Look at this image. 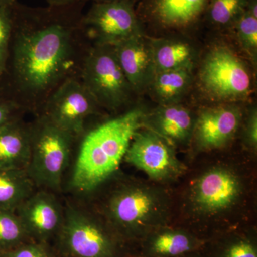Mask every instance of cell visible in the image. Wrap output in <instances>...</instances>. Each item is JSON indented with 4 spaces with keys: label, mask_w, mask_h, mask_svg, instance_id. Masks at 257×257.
<instances>
[{
    "label": "cell",
    "mask_w": 257,
    "mask_h": 257,
    "mask_svg": "<svg viewBox=\"0 0 257 257\" xmlns=\"http://www.w3.org/2000/svg\"><path fill=\"white\" fill-rule=\"evenodd\" d=\"M84 4L13 5L9 57L0 95L37 114L62 83L79 78L92 45L83 28Z\"/></svg>",
    "instance_id": "cell-1"
},
{
    "label": "cell",
    "mask_w": 257,
    "mask_h": 257,
    "mask_svg": "<svg viewBox=\"0 0 257 257\" xmlns=\"http://www.w3.org/2000/svg\"><path fill=\"white\" fill-rule=\"evenodd\" d=\"M145 114L135 106L84 135L71 182L76 191L91 192L117 170L134 135L144 126Z\"/></svg>",
    "instance_id": "cell-2"
},
{
    "label": "cell",
    "mask_w": 257,
    "mask_h": 257,
    "mask_svg": "<svg viewBox=\"0 0 257 257\" xmlns=\"http://www.w3.org/2000/svg\"><path fill=\"white\" fill-rule=\"evenodd\" d=\"M107 210L115 234L122 241L139 242L165 226L167 204L165 196L157 189L138 184L116 191Z\"/></svg>",
    "instance_id": "cell-3"
},
{
    "label": "cell",
    "mask_w": 257,
    "mask_h": 257,
    "mask_svg": "<svg viewBox=\"0 0 257 257\" xmlns=\"http://www.w3.org/2000/svg\"><path fill=\"white\" fill-rule=\"evenodd\" d=\"M29 125L31 152L27 173L35 185L59 191L75 138L41 114Z\"/></svg>",
    "instance_id": "cell-4"
},
{
    "label": "cell",
    "mask_w": 257,
    "mask_h": 257,
    "mask_svg": "<svg viewBox=\"0 0 257 257\" xmlns=\"http://www.w3.org/2000/svg\"><path fill=\"white\" fill-rule=\"evenodd\" d=\"M79 79L101 109L119 110L128 105L135 95L112 45H91Z\"/></svg>",
    "instance_id": "cell-5"
},
{
    "label": "cell",
    "mask_w": 257,
    "mask_h": 257,
    "mask_svg": "<svg viewBox=\"0 0 257 257\" xmlns=\"http://www.w3.org/2000/svg\"><path fill=\"white\" fill-rule=\"evenodd\" d=\"M199 83L208 99L221 104L243 100L252 86L246 64L223 44L211 47L206 54L199 69Z\"/></svg>",
    "instance_id": "cell-6"
},
{
    "label": "cell",
    "mask_w": 257,
    "mask_h": 257,
    "mask_svg": "<svg viewBox=\"0 0 257 257\" xmlns=\"http://www.w3.org/2000/svg\"><path fill=\"white\" fill-rule=\"evenodd\" d=\"M58 234L69 257H121L122 240L74 208L66 211Z\"/></svg>",
    "instance_id": "cell-7"
},
{
    "label": "cell",
    "mask_w": 257,
    "mask_h": 257,
    "mask_svg": "<svg viewBox=\"0 0 257 257\" xmlns=\"http://www.w3.org/2000/svg\"><path fill=\"white\" fill-rule=\"evenodd\" d=\"M92 44L114 45L145 34L141 20L130 2L93 3L82 19Z\"/></svg>",
    "instance_id": "cell-8"
},
{
    "label": "cell",
    "mask_w": 257,
    "mask_h": 257,
    "mask_svg": "<svg viewBox=\"0 0 257 257\" xmlns=\"http://www.w3.org/2000/svg\"><path fill=\"white\" fill-rule=\"evenodd\" d=\"M100 109L80 79L76 77L62 83L37 114L45 116L76 139L84 135L86 121Z\"/></svg>",
    "instance_id": "cell-9"
},
{
    "label": "cell",
    "mask_w": 257,
    "mask_h": 257,
    "mask_svg": "<svg viewBox=\"0 0 257 257\" xmlns=\"http://www.w3.org/2000/svg\"><path fill=\"white\" fill-rule=\"evenodd\" d=\"M124 160L157 182L174 179L184 171L172 145L147 128L134 135Z\"/></svg>",
    "instance_id": "cell-10"
},
{
    "label": "cell",
    "mask_w": 257,
    "mask_h": 257,
    "mask_svg": "<svg viewBox=\"0 0 257 257\" xmlns=\"http://www.w3.org/2000/svg\"><path fill=\"white\" fill-rule=\"evenodd\" d=\"M242 112L234 103H222L204 108L196 117L191 141L199 151L219 150L234 138Z\"/></svg>",
    "instance_id": "cell-11"
},
{
    "label": "cell",
    "mask_w": 257,
    "mask_h": 257,
    "mask_svg": "<svg viewBox=\"0 0 257 257\" xmlns=\"http://www.w3.org/2000/svg\"><path fill=\"white\" fill-rule=\"evenodd\" d=\"M241 184L229 169L214 167L204 172L194 182L192 202L202 214H215L227 210L239 199Z\"/></svg>",
    "instance_id": "cell-12"
},
{
    "label": "cell",
    "mask_w": 257,
    "mask_h": 257,
    "mask_svg": "<svg viewBox=\"0 0 257 257\" xmlns=\"http://www.w3.org/2000/svg\"><path fill=\"white\" fill-rule=\"evenodd\" d=\"M29 238L45 243L58 234L64 214L55 196L46 191L34 192L16 209Z\"/></svg>",
    "instance_id": "cell-13"
},
{
    "label": "cell",
    "mask_w": 257,
    "mask_h": 257,
    "mask_svg": "<svg viewBox=\"0 0 257 257\" xmlns=\"http://www.w3.org/2000/svg\"><path fill=\"white\" fill-rule=\"evenodd\" d=\"M114 47L135 94L147 90L156 72L150 37L143 34L120 42Z\"/></svg>",
    "instance_id": "cell-14"
},
{
    "label": "cell",
    "mask_w": 257,
    "mask_h": 257,
    "mask_svg": "<svg viewBox=\"0 0 257 257\" xmlns=\"http://www.w3.org/2000/svg\"><path fill=\"white\" fill-rule=\"evenodd\" d=\"M206 240L192 231L162 226L139 241L138 257H181L201 251Z\"/></svg>",
    "instance_id": "cell-15"
},
{
    "label": "cell",
    "mask_w": 257,
    "mask_h": 257,
    "mask_svg": "<svg viewBox=\"0 0 257 257\" xmlns=\"http://www.w3.org/2000/svg\"><path fill=\"white\" fill-rule=\"evenodd\" d=\"M195 120L190 109L177 103L159 105L150 114H145L144 126L171 145H182L191 141Z\"/></svg>",
    "instance_id": "cell-16"
},
{
    "label": "cell",
    "mask_w": 257,
    "mask_h": 257,
    "mask_svg": "<svg viewBox=\"0 0 257 257\" xmlns=\"http://www.w3.org/2000/svg\"><path fill=\"white\" fill-rule=\"evenodd\" d=\"M209 0H148L143 14L154 23L167 29L192 26L205 13Z\"/></svg>",
    "instance_id": "cell-17"
},
{
    "label": "cell",
    "mask_w": 257,
    "mask_h": 257,
    "mask_svg": "<svg viewBox=\"0 0 257 257\" xmlns=\"http://www.w3.org/2000/svg\"><path fill=\"white\" fill-rule=\"evenodd\" d=\"M31 152L30 125L17 118L0 128V170H25Z\"/></svg>",
    "instance_id": "cell-18"
},
{
    "label": "cell",
    "mask_w": 257,
    "mask_h": 257,
    "mask_svg": "<svg viewBox=\"0 0 257 257\" xmlns=\"http://www.w3.org/2000/svg\"><path fill=\"white\" fill-rule=\"evenodd\" d=\"M157 72L191 69L196 60V52L190 44L176 39L150 38Z\"/></svg>",
    "instance_id": "cell-19"
},
{
    "label": "cell",
    "mask_w": 257,
    "mask_h": 257,
    "mask_svg": "<svg viewBox=\"0 0 257 257\" xmlns=\"http://www.w3.org/2000/svg\"><path fill=\"white\" fill-rule=\"evenodd\" d=\"M192 81L191 69L157 72L147 90L159 105L177 104L188 92Z\"/></svg>",
    "instance_id": "cell-20"
},
{
    "label": "cell",
    "mask_w": 257,
    "mask_h": 257,
    "mask_svg": "<svg viewBox=\"0 0 257 257\" xmlns=\"http://www.w3.org/2000/svg\"><path fill=\"white\" fill-rule=\"evenodd\" d=\"M34 183L25 170H0V209L16 211L34 193Z\"/></svg>",
    "instance_id": "cell-21"
},
{
    "label": "cell",
    "mask_w": 257,
    "mask_h": 257,
    "mask_svg": "<svg viewBox=\"0 0 257 257\" xmlns=\"http://www.w3.org/2000/svg\"><path fill=\"white\" fill-rule=\"evenodd\" d=\"M201 252L204 257H257L256 241L246 233L225 234L207 239Z\"/></svg>",
    "instance_id": "cell-22"
},
{
    "label": "cell",
    "mask_w": 257,
    "mask_h": 257,
    "mask_svg": "<svg viewBox=\"0 0 257 257\" xmlns=\"http://www.w3.org/2000/svg\"><path fill=\"white\" fill-rule=\"evenodd\" d=\"M248 0H209L204 15L213 26L231 29L246 11Z\"/></svg>",
    "instance_id": "cell-23"
},
{
    "label": "cell",
    "mask_w": 257,
    "mask_h": 257,
    "mask_svg": "<svg viewBox=\"0 0 257 257\" xmlns=\"http://www.w3.org/2000/svg\"><path fill=\"white\" fill-rule=\"evenodd\" d=\"M29 238L16 211L0 209V253L6 252Z\"/></svg>",
    "instance_id": "cell-24"
},
{
    "label": "cell",
    "mask_w": 257,
    "mask_h": 257,
    "mask_svg": "<svg viewBox=\"0 0 257 257\" xmlns=\"http://www.w3.org/2000/svg\"><path fill=\"white\" fill-rule=\"evenodd\" d=\"M240 47L248 56L253 67L257 64V18L245 11L233 28Z\"/></svg>",
    "instance_id": "cell-25"
},
{
    "label": "cell",
    "mask_w": 257,
    "mask_h": 257,
    "mask_svg": "<svg viewBox=\"0 0 257 257\" xmlns=\"http://www.w3.org/2000/svg\"><path fill=\"white\" fill-rule=\"evenodd\" d=\"M13 7L0 8V84L4 77L9 57L13 30Z\"/></svg>",
    "instance_id": "cell-26"
},
{
    "label": "cell",
    "mask_w": 257,
    "mask_h": 257,
    "mask_svg": "<svg viewBox=\"0 0 257 257\" xmlns=\"http://www.w3.org/2000/svg\"><path fill=\"white\" fill-rule=\"evenodd\" d=\"M0 257H54L45 243L25 242L10 251L0 253Z\"/></svg>",
    "instance_id": "cell-27"
},
{
    "label": "cell",
    "mask_w": 257,
    "mask_h": 257,
    "mask_svg": "<svg viewBox=\"0 0 257 257\" xmlns=\"http://www.w3.org/2000/svg\"><path fill=\"white\" fill-rule=\"evenodd\" d=\"M25 110L16 102L9 98L0 95V128L13 121L17 118L20 117Z\"/></svg>",
    "instance_id": "cell-28"
},
{
    "label": "cell",
    "mask_w": 257,
    "mask_h": 257,
    "mask_svg": "<svg viewBox=\"0 0 257 257\" xmlns=\"http://www.w3.org/2000/svg\"><path fill=\"white\" fill-rule=\"evenodd\" d=\"M243 141L249 148H257V109L251 108L248 111L243 128Z\"/></svg>",
    "instance_id": "cell-29"
},
{
    "label": "cell",
    "mask_w": 257,
    "mask_h": 257,
    "mask_svg": "<svg viewBox=\"0 0 257 257\" xmlns=\"http://www.w3.org/2000/svg\"><path fill=\"white\" fill-rule=\"evenodd\" d=\"M50 6H68V5L86 3L89 0H45Z\"/></svg>",
    "instance_id": "cell-30"
},
{
    "label": "cell",
    "mask_w": 257,
    "mask_h": 257,
    "mask_svg": "<svg viewBox=\"0 0 257 257\" xmlns=\"http://www.w3.org/2000/svg\"><path fill=\"white\" fill-rule=\"evenodd\" d=\"M246 11L257 18V0H248Z\"/></svg>",
    "instance_id": "cell-31"
},
{
    "label": "cell",
    "mask_w": 257,
    "mask_h": 257,
    "mask_svg": "<svg viewBox=\"0 0 257 257\" xmlns=\"http://www.w3.org/2000/svg\"><path fill=\"white\" fill-rule=\"evenodd\" d=\"M18 3V0H0V8H10Z\"/></svg>",
    "instance_id": "cell-32"
},
{
    "label": "cell",
    "mask_w": 257,
    "mask_h": 257,
    "mask_svg": "<svg viewBox=\"0 0 257 257\" xmlns=\"http://www.w3.org/2000/svg\"><path fill=\"white\" fill-rule=\"evenodd\" d=\"M93 3H112V2H130L135 3L136 0H91Z\"/></svg>",
    "instance_id": "cell-33"
},
{
    "label": "cell",
    "mask_w": 257,
    "mask_h": 257,
    "mask_svg": "<svg viewBox=\"0 0 257 257\" xmlns=\"http://www.w3.org/2000/svg\"><path fill=\"white\" fill-rule=\"evenodd\" d=\"M181 257H204L201 251H194V252L188 253Z\"/></svg>",
    "instance_id": "cell-34"
}]
</instances>
